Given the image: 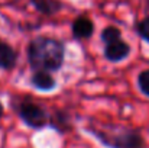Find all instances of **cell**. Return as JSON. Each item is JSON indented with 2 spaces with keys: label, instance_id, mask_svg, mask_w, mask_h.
I'll use <instances>...</instances> for the list:
<instances>
[{
  "label": "cell",
  "instance_id": "1",
  "mask_svg": "<svg viewBox=\"0 0 149 148\" xmlns=\"http://www.w3.org/2000/svg\"><path fill=\"white\" fill-rule=\"evenodd\" d=\"M65 57L64 44L55 38L38 36L28 47V60L35 71H56L62 67Z\"/></svg>",
  "mask_w": 149,
  "mask_h": 148
},
{
  "label": "cell",
  "instance_id": "2",
  "mask_svg": "<svg viewBox=\"0 0 149 148\" xmlns=\"http://www.w3.org/2000/svg\"><path fill=\"white\" fill-rule=\"evenodd\" d=\"M88 131L109 148H145L143 138L135 129L113 128V129H90Z\"/></svg>",
  "mask_w": 149,
  "mask_h": 148
},
{
  "label": "cell",
  "instance_id": "3",
  "mask_svg": "<svg viewBox=\"0 0 149 148\" xmlns=\"http://www.w3.org/2000/svg\"><path fill=\"white\" fill-rule=\"evenodd\" d=\"M19 116L29 128L33 129H41L49 123L48 113L36 103H22L19 107Z\"/></svg>",
  "mask_w": 149,
  "mask_h": 148
},
{
  "label": "cell",
  "instance_id": "4",
  "mask_svg": "<svg viewBox=\"0 0 149 148\" xmlns=\"http://www.w3.org/2000/svg\"><path fill=\"white\" fill-rule=\"evenodd\" d=\"M130 54V47L127 42L119 39L116 42H111V44H107L106 48H104V55L109 61L111 62H120L123 61L125 58H127V55Z\"/></svg>",
  "mask_w": 149,
  "mask_h": 148
},
{
  "label": "cell",
  "instance_id": "5",
  "mask_svg": "<svg viewBox=\"0 0 149 148\" xmlns=\"http://www.w3.org/2000/svg\"><path fill=\"white\" fill-rule=\"evenodd\" d=\"M94 32V23L87 16H80L72 22V34L78 39H87Z\"/></svg>",
  "mask_w": 149,
  "mask_h": 148
},
{
  "label": "cell",
  "instance_id": "6",
  "mask_svg": "<svg viewBox=\"0 0 149 148\" xmlns=\"http://www.w3.org/2000/svg\"><path fill=\"white\" fill-rule=\"evenodd\" d=\"M31 81L38 90H42V92H49L56 87V81L49 74V71H35Z\"/></svg>",
  "mask_w": 149,
  "mask_h": 148
},
{
  "label": "cell",
  "instance_id": "7",
  "mask_svg": "<svg viewBox=\"0 0 149 148\" xmlns=\"http://www.w3.org/2000/svg\"><path fill=\"white\" fill-rule=\"evenodd\" d=\"M16 51L12 48L10 45L0 42V68L3 70H12L16 65Z\"/></svg>",
  "mask_w": 149,
  "mask_h": 148
},
{
  "label": "cell",
  "instance_id": "8",
  "mask_svg": "<svg viewBox=\"0 0 149 148\" xmlns=\"http://www.w3.org/2000/svg\"><path fill=\"white\" fill-rule=\"evenodd\" d=\"M31 3L35 6L36 10H39L44 15H54L62 7V4L58 0H31Z\"/></svg>",
  "mask_w": 149,
  "mask_h": 148
},
{
  "label": "cell",
  "instance_id": "9",
  "mask_svg": "<svg viewBox=\"0 0 149 148\" xmlns=\"http://www.w3.org/2000/svg\"><path fill=\"white\" fill-rule=\"evenodd\" d=\"M49 125L59 132H67L71 129L70 118L67 113H62V112H56L52 116H49Z\"/></svg>",
  "mask_w": 149,
  "mask_h": 148
},
{
  "label": "cell",
  "instance_id": "10",
  "mask_svg": "<svg viewBox=\"0 0 149 148\" xmlns=\"http://www.w3.org/2000/svg\"><path fill=\"white\" fill-rule=\"evenodd\" d=\"M120 36H122V34H120V31H119L116 26H107V28L101 32V41H103L106 45L119 41Z\"/></svg>",
  "mask_w": 149,
  "mask_h": 148
},
{
  "label": "cell",
  "instance_id": "11",
  "mask_svg": "<svg viewBox=\"0 0 149 148\" xmlns=\"http://www.w3.org/2000/svg\"><path fill=\"white\" fill-rule=\"evenodd\" d=\"M138 86H139L141 92L149 97V70L142 71L138 76Z\"/></svg>",
  "mask_w": 149,
  "mask_h": 148
},
{
  "label": "cell",
  "instance_id": "12",
  "mask_svg": "<svg viewBox=\"0 0 149 148\" xmlns=\"http://www.w3.org/2000/svg\"><path fill=\"white\" fill-rule=\"evenodd\" d=\"M136 31H138V34H139L145 41H148L149 42V16L148 18H145V19H142V20L138 23Z\"/></svg>",
  "mask_w": 149,
  "mask_h": 148
},
{
  "label": "cell",
  "instance_id": "13",
  "mask_svg": "<svg viewBox=\"0 0 149 148\" xmlns=\"http://www.w3.org/2000/svg\"><path fill=\"white\" fill-rule=\"evenodd\" d=\"M3 115V107H1V105H0V116Z\"/></svg>",
  "mask_w": 149,
  "mask_h": 148
}]
</instances>
